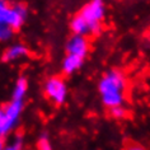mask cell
Instances as JSON below:
<instances>
[{"label":"cell","instance_id":"52a82bcc","mask_svg":"<svg viewBox=\"0 0 150 150\" xmlns=\"http://www.w3.org/2000/svg\"><path fill=\"white\" fill-rule=\"evenodd\" d=\"M28 52H29V50L24 46V45H21V43L13 45V46L8 47L4 52H3L1 61L9 62V61H13V60H17L19 57H24V56L28 55Z\"/></svg>","mask_w":150,"mask_h":150},{"label":"cell","instance_id":"9a60e30c","mask_svg":"<svg viewBox=\"0 0 150 150\" xmlns=\"http://www.w3.org/2000/svg\"><path fill=\"white\" fill-rule=\"evenodd\" d=\"M4 150H22V140H17L13 145L4 148Z\"/></svg>","mask_w":150,"mask_h":150},{"label":"cell","instance_id":"ba28073f","mask_svg":"<svg viewBox=\"0 0 150 150\" xmlns=\"http://www.w3.org/2000/svg\"><path fill=\"white\" fill-rule=\"evenodd\" d=\"M84 60L85 59L79 57V56L66 54L65 59H64V61H62V73L66 74V75L74 74L75 71H78L81 66H83Z\"/></svg>","mask_w":150,"mask_h":150},{"label":"cell","instance_id":"7c38bea8","mask_svg":"<svg viewBox=\"0 0 150 150\" xmlns=\"http://www.w3.org/2000/svg\"><path fill=\"white\" fill-rule=\"evenodd\" d=\"M110 116L112 118H116V120H121V118H125L127 116V110L123 106H118V107H113V108H110Z\"/></svg>","mask_w":150,"mask_h":150},{"label":"cell","instance_id":"5b68a950","mask_svg":"<svg viewBox=\"0 0 150 150\" xmlns=\"http://www.w3.org/2000/svg\"><path fill=\"white\" fill-rule=\"evenodd\" d=\"M89 52V41L87 37L73 35L66 43V54L85 59Z\"/></svg>","mask_w":150,"mask_h":150},{"label":"cell","instance_id":"3957f363","mask_svg":"<svg viewBox=\"0 0 150 150\" xmlns=\"http://www.w3.org/2000/svg\"><path fill=\"white\" fill-rule=\"evenodd\" d=\"M43 92H45V96L52 103H55L56 106H61L66 99L67 87L61 76H51L45 83Z\"/></svg>","mask_w":150,"mask_h":150},{"label":"cell","instance_id":"5bb4252c","mask_svg":"<svg viewBox=\"0 0 150 150\" xmlns=\"http://www.w3.org/2000/svg\"><path fill=\"white\" fill-rule=\"evenodd\" d=\"M123 150H146L144 146L140 145V144H136V142H129V144L125 145V149Z\"/></svg>","mask_w":150,"mask_h":150},{"label":"cell","instance_id":"4fadbf2b","mask_svg":"<svg viewBox=\"0 0 150 150\" xmlns=\"http://www.w3.org/2000/svg\"><path fill=\"white\" fill-rule=\"evenodd\" d=\"M37 150H52L51 144L46 136H42L37 141Z\"/></svg>","mask_w":150,"mask_h":150},{"label":"cell","instance_id":"6da1fadb","mask_svg":"<svg viewBox=\"0 0 150 150\" xmlns=\"http://www.w3.org/2000/svg\"><path fill=\"white\" fill-rule=\"evenodd\" d=\"M127 80L125 74L118 69L106 71L98 81V92L104 107L108 110L113 107L123 106Z\"/></svg>","mask_w":150,"mask_h":150},{"label":"cell","instance_id":"2e32d148","mask_svg":"<svg viewBox=\"0 0 150 150\" xmlns=\"http://www.w3.org/2000/svg\"><path fill=\"white\" fill-rule=\"evenodd\" d=\"M3 120H4V112H3V108H0V134H1V125H3ZM3 136V134H1Z\"/></svg>","mask_w":150,"mask_h":150},{"label":"cell","instance_id":"7a4b0ae2","mask_svg":"<svg viewBox=\"0 0 150 150\" xmlns=\"http://www.w3.org/2000/svg\"><path fill=\"white\" fill-rule=\"evenodd\" d=\"M79 14L87 22L91 35L97 36L102 32V22L106 16L104 0H89L81 8Z\"/></svg>","mask_w":150,"mask_h":150},{"label":"cell","instance_id":"9c48e42d","mask_svg":"<svg viewBox=\"0 0 150 150\" xmlns=\"http://www.w3.org/2000/svg\"><path fill=\"white\" fill-rule=\"evenodd\" d=\"M70 28H71V32H73L74 35H76V36L87 37V36L91 35V31H89V27H88L87 22L81 18V16L79 13H78L73 19H71Z\"/></svg>","mask_w":150,"mask_h":150},{"label":"cell","instance_id":"ac0fdd59","mask_svg":"<svg viewBox=\"0 0 150 150\" xmlns=\"http://www.w3.org/2000/svg\"><path fill=\"white\" fill-rule=\"evenodd\" d=\"M0 137H3V136H1V134H0Z\"/></svg>","mask_w":150,"mask_h":150},{"label":"cell","instance_id":"e0dca14e","mask_svg":"<svg viewBox=\"0 0 150 150\" xmlns=\"http://www.w3.org/2000/svg\"><path fill=\"white\" fill-rule=\"evenodd\" d=\"M4 148H5V145H4V139L0 137V150H4Z\"/></svg>","mask_w":150,"mask_h":150},{"label":"cell","instance_id":"277c9868","mask_svg":"<svg viewBox=\"0 0 150 150\" xmlns=\"http://www.w3.org/2000/svg\"><path fill=\"white\" fill-rule=\"evenodd\" d=\"M22 108H23V100H12L3 108V112H4V120H3V125H1L3 136L17 122V120L22 112Z\"/></svg>","mask_w":150,"mask_h":150},{"label":"cell","instance_id":"8992f818","mask_svg":"<svg viewBox=\"0 0 150 150\" xmlns=\"http://www.w3.org/2000/svg\"><path fill=\"white\" fill-rule=\"evenodd\" d=\"M25 17H27V6L22 3L12 4V12H10V28L14 32L19 31V28L23 25Z\"/></svg>","mask_w":150,"mask_h":150},{"label":"cell","instance_id":"8fae6325","mask_svg":"<svg viewBox=\"0 0 150 150\" xmlns=\"http://www.w3.org/2000/svg\"><path fill=\"white\" fill-rule=\"evenodd\" d=\"M10 12L12 5H9L5 0H0V27H10Z\"/></svg>","mask_w":150,"mask_h":150},{"label":"cell","instance_id":"30bf717a","mask_svg":"<svg viewBox=\"0 0 150 150\" xmlns=\"http://www.w3.org/2000/svg\"><path fill=\"white\" fill-rule=\"evenodd\" d=\"M28 89V83L27 79L23 76H21L17 80L16 85H14V91H13V100H23L25 93Z\"/></svg>","mask_w":150,"mask_h":150}]
</instances>
